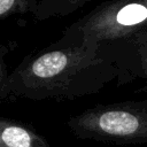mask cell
I'll return each instance as SVG.
<instances>
[{
  "mask_svg": "<svg viewBox=\"0 0 147 147\" xmlns=\"http://www.w3.org/2000/svg\"><path fill=\"white\" fill-rule=\"evenodd\" d=\"M119 70L98 46L55 41L26 55L9 74L8 94L34 101L74 100L118 80Z\"/></svg>",
  "mask_w": 147,
  "mask_h": 147,
  "instance_id": "cell-1",
  "label": "cell"
},
{
  "mask_svg": "<svg viewBox=\"0 0 147 147\" xmlns=\"http://www.w3.org/2000/svg\"><path fill=\"white\" fill-rule=\"evenodd\" d=\"M70 132L114 145L147 144V99L95 105L67 121Z\"/></svg>",
  "mask_w": 147,
  "mask_h": 147,
  "instance_id": "cell-2",
  "label": "cell"
},
{
  "mask_svg": "<svg viewBox=\"0 0 147 147\" xmlns=\"http://www.w3.org/2000/svg\"><path fill=\"white\" fill-rule=\"evenodd\" d=\"M147 28V0H107L64 28L57 41L98 46Z\"/></svg>",
  "mask_w": 147,
  "mask_h": 147,
  "instance_id": "cell-3",
  "label": "cell"
},
{
  "mask_svg": "<svg viewBox=\"0 0 147 147\" xmlns=\"http://www.w3.org/2000/svg\"><path fill=\"white\" fill-rule=\"evenodd\" d=\"M119 70L117 85L136 79L147 80V28L123 39L98 45ZM139 91H147L145 85Z\"/></svg>",
  "mask_w": 147,
  "mask_h": 147,
  "instance_id": "cell-4",
  "label": "cell"
},
{
  "mask_svg": "<svg viewBox=\"0 0 147 147\" xmlns=\"http://www.w3.org/2000/svg\"><path fill=\"white\" fill-rule=\"evenodd\" d=\"M0 147H51V145L29 124L1 117Z\"/></svg>",
  "mask_w": 147,
  "mask_h": 147,
  "instance_id": "cell-5",
  "label": "cell"
},
{
  "mask_svg": "<svg viewBox=\"0 0 147 147\" xmlns=\"http://www.w3.org/2000/svg\"><path fill=\"white\" fill-rule=\"evenodd\" d=\"M93 0H39L36 15L37 21H45L52 17L68 16Z\"/></svg>",
  "mask_w": 147,
  "mask_h": 147,
  "instance_id": "cell-6",
  "label": "cell"
},
{
  "mask_svg": "<svg viewBox=\"0 0 147 147\" xmlns=\"http://www.w3.org/2000/svg\"><path fill=\"white\" fill-rule=\"evenodd\" d=\"M39 0H0V18L6 20L13 15H36Z\"/></svg>",
  "mask_w": 147,
  "mask_h": 147,
  "instance_id": "cell-7",
  "label": "cell"
}]
</instances>
